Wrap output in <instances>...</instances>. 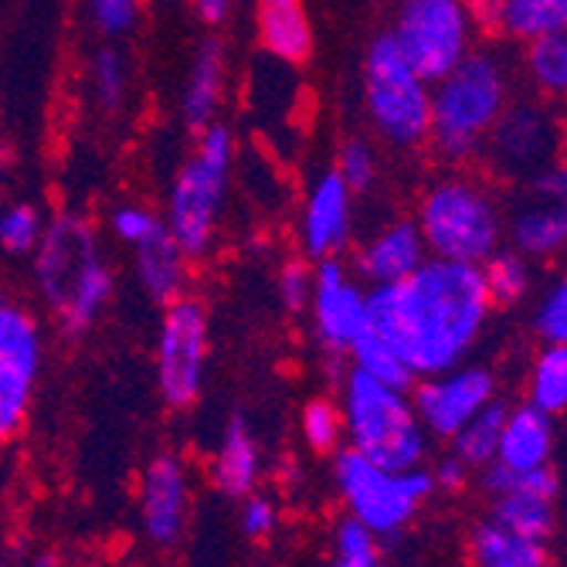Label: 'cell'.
<instances>
[{
  "label": "cell",
  "instance_id": "1",
  "mask_svg": "<svg viewBox=\"0 0 567 567\" xmlns=\"http://www.w3.org/2000/svg\"><path fill=\"white\" fill-rule=\"evenodd\" d=\"M493 309L480 266L429 255L408 279L368 289V330L378 333L419 381L466 364Z\"/></svg>",
  "mask_w": 567,
  "mask_h": 567
},
{
  "label": "cell",
  "instance_id": "2",
  "mask_svg": "<svg viewBox=\"0 0 567 567\" xmlns=\"http://www.w3.org/2000/svg\"><path fill=\"white\" fill-rule=\"evenodd\" d=\"M31 289L65 337H85L116 296V269L95 221L82 212H59L31 251Z\"/></svg>",
  "mask_w": 567,
  "mask_h": 567
},
{
  "label": "cell",
  "instance_id": "3",
  "mask_svg": "<svg viewBox=\"0 0 567 567\" xmlns=\"http://www.w3.org/2000/svg\"><path fill=\"white\" fill-rule=\"evenodd\" d=\"M238 143L221 120L194 133V146L171 177L164 200V228L187 251L190 262L208 259L218 245L221 218L228 208Z\"/></svg>",
  "mask_w": 567,
  "mask_h": 567
},
{
  "label": "cell",
  "instance_id": "4",
  "mask_svg": "<svg viewBox=\"0 0 567 567\" xmlns=\"http://www.w3.org/2000/svg\"><path fill=\"white\" fill-rule=\"evenodd\" d=\"M509 106V75L493 51H470L449 75L432 85L429 146L445 164H470L503 110Z\"/></svg>",
  "mask_w": 567,
  "mask_h": 567
},
{
  "label": "cell",
  "instance_id": "5",
  "mask_svg": "<svg viewBox=\"0 0 567 567\" xmlns=\"http://www.w3.org/2000/svg\"><path fill=\"white\" fill-rule=\"evenodd\" d=\"M415 225L432 259L466 266H483L506 238L503 200L483 177L466 171H449L422 190Z\"/></svg>",
  "mask_w": 567,
  "mask_h": 567
},
{
  "label": "cell",
  "instance_id": "6",
  "mask_svg": "<svg viewBox=\"0 0 567 567\" xmlns=\"http://www.w3.org/2000/svg\"><path fill=\"white\" fill-rule=\"evenodd\" d=\"M340 415L347 449L378 462L384 470H415L429 458V432L422 429L411 394L353 368H343Z\"/></svg>",
  "mask_w": 567,
  "mask_h": 567
},
{
  "label": "cell",
  "instance_id": "7",
  "mask_svg": "<svg viewBox=\"0 0 567 567\" xmlns=\"http://www.w3.org/2000/svg\"><path fill=\"white\" fill-rule=\"evenodd\" d=\"M360 95L374 136L391 150L429 146L432 126V82L404 62L394 38L384 31L364 51Z\"/></svg>",
  "mask_w": 567,
  "mask_h": 567
},
{
  "label": "cell",
  "instance_id": "8",
  "mask_svg": "<svg viewBox=\"0 0 567 567\" xmlns=\"http://www.w3.org/2000/svg\"><path fill=\"white\" fill-rule=\"evenodd\" d=\"M333 486L347 517L368 527L378 540L408 530L435 493L432 470H384L347 445L333 452Z\"/></svg>",
  "mask_w": 567,
  "mask_h": 567
},
{
  "label": "cell",
  "instance_id": "9",
  "mask_svg": "<svg viewBox=\"0 0 567 567\" xmlns=\"http://www.w3.org/2000/svg\"><path fill=\"white\" fill-rule=\"evenodd\" d=\"M44 353V323L34 306L0 282V449L14 445L28 429Z\"/></svg>",
  "mask_w": 567,
  "mask_h": 567
},
{
  "label": "cell",
  "instance_id": "10",
  "mask_svg": "<svg viewBox=\"0 0 567 567\" xmlns=\"http://www.w3.org/2000/svg\"><path fill=\"white\" fill-rule=\"evenodd\" d=\"M212 364V317L194 292L161 309L157 343H153V374L167 408L187 411L200 401Z\"/></svg>",
  "mask_w": 567,
  "mask_h": 567
},
{
  "label": "cell",
  "instance_id": "11",
  "mask_svg": "<svg viewBox=\"0 0 567 567\" xmlns=\"http://www.w3.org/2000/svg\"><path fill=\"white\" fill-rule=\"evenodd\" d=\"M476 18L466 0H401L391 38L425 82H439L476 51Z\"/></svg>",
  "mask_w": 567,
  "mask_h": 567
},
{
  "label": "cell",
  "instance_id": "12",
  "mask_svg": "<svg viewBox=\"0 0 567 567\" xmlns=\"http://www.w3.org/2000/svg\"><path fill=\"white\" fill-rule=\"evenodd\" d=\"M560 150L564 130L547 106H540V102H509L489 130L480 157L496 177L524 184L560 161Z\"/></svg>",
  "mask_w": 567,
  "mask_h": 567
},
{
  "label": "cell",
  "instance_id": "13",
  "mask_svg": "<svg viewBox=\"0 0 567 567\" xmlns=\"http://www.w3.org/2000/svg\"><path fill=\"white\" fill-rule=\"evenodd\" d=\"M506 238L527 259H550L567 248V157L517 184L503 204Z\"/></svg>",
  "mask_w": 567,
  "mask_h": 567
},
{
  "label": "cell",
  "instance_id": "14",
  "mask_svg": "<svg viewBox=\"0 0 567 567\" xmlns=\"http://www.w3.org/2000/svg\"><path fill=\"white\" fill-rule=\"evenodd\" d=\"M306 313L317 347L330 360H343L347 364L350 347L368 330V286L350 272L343 259L317 262Z\"/></svg>",
  "mask_w": 567,
  "mask_h": 567
},
{
  "label": "cell",
  "instance_id": "15",
  "mask_svg": "<svg viewBox=\"0 0 567 567\" xmlns=\"http://www.w3.org/2000/svg\"><path fill=\"white\" fill-rule=\"evenodd\" d=\"M357 228V194L343 184V177L327 167L309 181L299 218H296V241L306 262L343 259L353 245Z\"/></svg>",
  "mask_w": 567,
  "mask_h": 567
},
{
  "label": "cell",
  "instance_id": "16",
  "mask_svg": "<svg viewBox=\"0 0 567 567\" xmlns=\"http://www.w3.org/2000/svg\"><path fill=\"white\" fill-rule=\"evenodd\" d=\"M411 408L429 439H452L480 408L496 398V378L483 364H458L411 384Z\"/></svg>",
  "mask_w": 567,
  "mask_h": 567
},
{
  "label": "cell",
  "instance_id": "17",
  "mask_svg": "<svg viewBox=\"0 0 567 567\" xmlns=\"http://www.w3.org/2000/svg\"><path fill=\"white\" fill-rule=\"evenodd\" d=\"M136 517L143 537L161 550L184 537L190 517V476L177 452L164 449L146 458L136 480Z\"/></svg>",
  "mask_w": 567,
  "mask_h": 567
},
{
  "label": "cell",
  "instance_id": "18",
  "mask_svg": "<svg viewBox=\"0 0 567 567\" xmlns=\"http://www.w3.org/2000/svg\"><path fill=\"white\" fill-rule=\"evenodd\" d=\"M425 259L429 248L415 218H394L378 225L368 238H360L350 251L347 266L368 289H374L408 279Z\"/></svg>",
  "mask_w": 567,
  "mask_h": 567
},
{
  "label": "cell",
  "instance_id": "19",
  "mask_svg": "<svg viewBox=\"0 0 567 567\" xmlns=\"http://www.w3.org/2000/svg\"><path fill=\"white\" fill-rule=\"evenodd\" d=\"M557 496H560V480L554 466L527 470L517 473V483H513L509 493L489 499L486 517L513 534L547 544L550 534L557 530Z\"/></svg>",
  "mask_w": 567,
  "mask_h": 567
},
{
  "label": "cell",
  "instance_id": "20",
  "mask_svg": "<svg viewBox=\"0 0 567 567\" xmlns=\"http://www.w3.org/2000/svg\"><path fill=\"white\" fill-rule=\"evenodd\" d=\"M228 92V48L218 34H204L187 62L181 85V123L187 133H200L218 123Z\"/></svg>",
  "mask_w": 567,
  "mask_h": 567
},
{
  "label": "cell",
  "instance_id": "21",
  "mask_svg": "<svg viewBox=\"0 0 567 567\" xmlns=\"http://www.w3.org/2000/svg\"><path fill=\"white\" fill-rule=\"evenodd\" d=\"M255 38L272 62L302 69L317 44L306 0H255Z\"/></svg>",
  "mask_w": 567,
  "mask_h": 567
},
{
  "label": "cell",
  "instance_id": "22",
  "mask_svg": "<svg viewBox=\"0 0 567 567\" xmlns=\"http://www.w3.org/2000/svg\"><path fill=\"white\" fill-rule=\"evenodd\" d=\"M130 255H133V276H136V282L150 302H157L164 309L174 299L190 292L194 262L187 259V251L171 238L167 228H157L150 238L133 245Z\"/></svg>",
  "mask_w": 567,
  "mask_h": 567
},
{
  "label": "cell",
  "instance_id": "23",
  "mask_svg": "<svg viewBox=\"0 0 567 567\" xmlns=\"http://www.w3.org/2000/svg\"><path fill=\"white\" fill-rule=\"evenodd\" d=\"M212 483L218 493L241 499L259 489L262 480V449L255 439V429L245 415H231L218 435V445L212 452Z\"/></svg>",
  "mask_w": 567,
  "mask_h": 567
},
{
  "label": "cell",
  "instance_id": "24",
  "mask_svg": "<svg viewBox=\"0 0 567 567\" xmlns=\"http://www.w3.org/2000/svg\"><path fill=\"white\" fill-rule=\"evenodd\" d=\"M550 455H554V415L534 408L530 401L517 408L506 404L496 462H503L513 473H527V470L550 466Z\"/></svg>",
  "mask_w": 567,
  "mask_h": 567
},
{
  "label": "cell",
  "instance_id": "25",
  "mask_svg": "<svg viewBox=\"0 0 567 567\" xmlns=\"http://www.w3.org/2000/svg\"><path fill=\"white\" fill-rule=\"evenodd\" d=\"M470 560L473 567H550V550L544 540L520 537L483 517L470 530Z\"/></svg>",
  "mask_w": 567,
  "mask_h": 567
},
{
  "label": "cell",
  "instance_id": "26",
  "mask_svg": "<svg viewBox=\"0 0 567 567\" xmlns=\"http://www.w3.org/2000/svg\"><path fill=\"white\" fill-rule=\"evenodd\" d=\"M89 99L99 113L120 116L130 99V62L116 41H102L85 62Z\"/></svg>",
  "mask_w": 567,
  "mask_h": 567
},
{
  "label": "cell",
  "instance_id": "27",
  "mask_svg": "<svg viewBox=\"0 0 567 567\" xmlns=\"http://www.w3.org/2000/svg\"><path fill=\"white\" fill-rule=\"evenodd\" d=\"M493 31L509 41H537L567 31V0H509L499 11Z\"/></svg>",
  "mask_w": 567,
  "mask_h": 567
},
{
  "label": "cell",
  "instance_id": "28",
  "mask_svg": "<svg viewBox=\"0 0 567 567\" xmlns=\"http://www.w3.org/2000/svg\"><path fill=\"white\" fill-rule=\"evenodd\" d=\"M503 419H506V404L499 398H493L486 408H480L476 415L449 439L452 442V455L462 458L476 473L483 466H489V462L496 458V449H499Z\"/></svg>",
  "mask_w": 567,
  "mask_h": 567
},
{
  "label": "cell",
  "instance_id": "29",
  "mask_svg": "<svg viewBox=\"0 0 567 567\" xmlns=\"http://www.w3.org/2000/svg\"><path fill=\"white\" fill-rule=\"evenodd\" d=\"M480 269H483V282H486L493 306H517L527 299L534 286L530 259L517 248H496Z\"/></svg>",
  "mask_w": 567,
  "mask_h": 567
},
{
  "label": "cell",
  "instance_id": "30",
  "mask_svg": "<svg viewBox=\"0 0 567 567\" xmlns=\"http://www.w3.org/2000/svg\"><path fill=\"white\" fill-rule=\"evenodd\" d=\"M48 218L51 215L38 200H8L0 208V251L8 259H31V251L48 228Z\"/></svg>",
  "mask_w": 567,
  "mask_h": 567
},
{
  "label": "cell",
  "instance_id": "31",
  "mask_svg": "<svg viewBox=\"0 0 567 567\" xmlns=\"http://www.w3.org/2000/svg\"><path fill=\"white\" fill-rule=\"evenodd\" d=\"M530 404L547 411V415H560L567 411V343H544L530 368Z\"/></svg>",
  "mask_w": 567,
  "mask_h": 567
},
{
  "label": "cell",
  "instance_id": "32",
  "mask_svg": "<svg viewBox=\"0 0 567 567\" xmlns=\"http://www.w3.org/2000/svg\"><path fill=\"white\" fill-rule=\"evenodd\" d=\"M347 368L368 374L374 381H384L391 388H404V391H411V384H415V378H411V371L404 368V360L378 333H371V330L360 333L357 343L350 347Z\"/></svg>",
  "mask_w": 567,
  "mask_h": 567
},
{
  "label": "cell",
  "instance_id": "33",
  "mask_svg": "<svg viewBox=\"0 0 567 567\" xmlns=\"http://www.w3.org/2000/svg\"><path fill=\"white\" fill-rule=\"evenodd\" d=\"M527 75L537 92L550 99H567V31L530 41Z\"/></svg>",
  "mask_w": 567,
  "mask_h": 567
},
{
  "label": "cell",
  "instance_id": "34",
  "mask_svg": "<svg viewBox=\"0 0 567 567\" xmlns=\"http://www.w3.org/2000/svg\"><path fill=\"white\" fill-rule=\"evenodd\" d=\"M299 435L317 455L343 449V415L333 398H309L299 411Z\"/></svg>",
  "mask_w": 567,
  "mask_h": 567
},
{
  "label": "cell",
  "instance_id": "35",
  "mask_svg": "<svg viewBox=\"0 0 567 567\" xmlns=\"http://www.w3.org/2000/svg\"><path fill=\"white\" fill-rule=\"evenodd\" d=\"M333 171L343 177V184L360 197L368 194L378 177H381V157H378V146L364 136H347L337 150V164Z\"/></svg>",
  "mask_w": 567,
  "mask_h": 567
},
{
  "label": "cell",
  "instance_id": "36",
  "mask_svg": "<svg viewBox=\"0 0 567 567\" xmlns=\"http://www.w3.org/2000/svg\"><path fill=\"white\" fill-rule=\"evenodd\" d=\"M330 547H333L330 567H384L381 540L350 517L337 520Z\"/></svg>",
  "mask_w": 567,
  "mask_h": 567
},
{
  "label": "cell",
  "instance_id": "37",
  "mask_svg": "<svg viewBox=\"0 0 567 567\" xmlns=\"http://www.w3.org/2000/svg\"><path fill=\"white\" fill-rule=\"evenodd\" d=\"M146 0H85L89 24L102 34V41H120L133 34L143 21Z\"/></svg>",
  "mask_w": 567,
  "mask_h": 567
},
{
  "label": "cell",
  "instance_id": "38",
  "mask_svg": "<svg viewBox=\"0 0 567 567\" xmlns=\"http://www.w3.org/2000/svg\"><path fill=\"white\" fill-rule=\"evenodd\" d=\"M106 228H110V235H113L120 245L133 248V245H140L143 238H150L157 228H164V218H161V212H153L150 204L123 200V204H116V208L110 212Z\"/></svg>",
  "mask_w": 567,
  "mask_h": 567
},
{
  "label": "cell",
  "instance_id": "39",
  "mask_svg": "<svg viewBox=\"0 0 567 567\" xmlns=\"http://www.w3.org/2000/svg\"><path fill=\"white\" fill-rule=\"evenodd\" d=\"M534 333L544 343H567V272L557 276L534 309Z\"/></svg>",
  "mask_w": 567,
  "mask_h": 567
},
{
  "label": "cell",
  "instance_id": "40",
  "mask_svg": "<svg viewBox=\"0 0 567 567\" xmlns=\"http://www.w3.org/2000/svg\"><path fill=\"white\" fill-rule=\"evenodd\" d=\"M309 292H313V262H306L302 255L282 262L276 272V299L282 302L286 313H306Z\"/></svg>",
  "mask_w": 567,
  "mask_h": 567
},
{
  "label": "cell",
  "instance_id": "41",
  "mask_svg": "<svg viewBox=\"0 0 567 567\" xmlns=\"http://www.w3.org/2000/svg\"><path fill=\"white\" fill-rule=\"evenodd\" d=\"M238 527L248 540H269L279 527V506L266 493H248L238 499Z\"/></svg>",
  "mask_w": 567,
  "mask_h": 567
},
{
  "label": "cell",
  "instance_id": "42",
  "mask_svg": "<svg viewBox=\"0 0 567 567\" xmlns=\"http://www.w3.org/2000/svg\"><path fill=\"white\" fill-rule=\"evenodd\" d=\"M187 4H190V14L197 18V24H204L208 31H218L235 18L238 0H187Z\"/></svg>",
  "mask_w": 567,
  "mask_h": 567
},
{
  "label": "cell",
  "instance_id": "43",
  "mask_svg": "<svg viewBox=\"0 0 567 567\" xmlns=\"http://www.w3.org/2000/svg\"><path fill=\"white\" fill-rule=\"evenodd\" d=\"M432 480H435V489L458 493V489H466V486H470V480H473V470H470L462 458H455V455H445V458H439V466L432 470Z\"/></svg>",
  "mask_w": 567,
  "mask_h": 567
},
{
  "label": "cell",
  "instance_id": "44",
  "mask_svg": "<svg viewBox=\"0 0 567 567\" xmlns=\"http://www.w3.org/2000/svg\"><path fill=\"white\" fill-rule=\"evenodd\" d=\"M506 4H509V0H466V8H470V14L476 18L480 28H493Z\"/></svg>",
  "mask_w": 567,
  "mask_h": 567
},
{
  "label": "cell",
  "instance_id": "45",
  "mask_svg": "<svg viewBox=\"0 0 567 567\" xmlns=\"http://www.w3.org/2000/svg\"><path fill=\"white\" fill-rule=\"evenodd\" d=\"M24 567H62V557H59V554H51V550H38Z\"/></svg>",
  "mask_w": 567,
  "mask_h": 567
},
{
  "label": "cell",
  "instance_id": "46",
  "mask_svg": "<svg viewBox=\"0 0 567 567\" xmlns=\"http://www.w3.org/2000/svg\"><path fill=\"white\" fill-rule=\"evenodd\" d=\"M0 567H11V557H8V544L0 537Z\"/></svg>",
  "mask_w": 567,
  "mask_h": 567
},
{
  "label": "cell",
  "instance_id": "47",
  "mask_svg": "<svg viewBox=\"0 0 567 567\" xmlns=\"http://www.w3.org/2000/svg\"><path fill=\"white\" fill-rule=\"evenodd\" d=\"M8 204V187H4V181H0V208Z\"/></svg>",
  "mask_w": 567,
  "mask_h": 567
},
{
  "label": "cell",
  "instance_id": "48",
  "mask_svg": "<svg viewBox=\"0 0 567 567\" xmlns=\"http://www.w3.org/2000/svg\"><path fill=\"white\" fill-rule=\"evenodd\" d=\"M564 544H567V530H564Z\"/></svg>",
  "mask_w": 567,
  "mask_h": 567
}]
</instances>
